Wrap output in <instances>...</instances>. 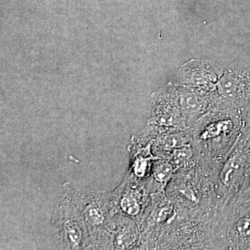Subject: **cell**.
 <instances>
[{"mask_svg":"<svg viewBox=\"0 0 250 250\" xmlns=\"http://www.w3.org/2000/svg\"><path fill=\"white\" fill-rule=\"evenodd\" d=\"M250 118V112L220 98L214 107L190 128L192 147L218 173Z\"/></svg>","mask_w":250,"mask_h":250,"instance_id":"cell-1","label":"cell"},{"mask_svg":"<svg viewBox=\"0 0 250 250\" xmlns=\"http://www.w3.org/2000/svg\"><path fill=\"white\" fill-rule=\"evenodd\" d=\"M217 176L200 158L195 165L177 171L166 188V196L176 208L190 211L223 207L219 198Z\"/></svg>","mask_w":250,"mask_h":250,"instance_id":"cell-2","label":"cell"},{"mask_svg":"<svg viewBox=\"0 0 250 250\" xmlns=\"http://www.w3.org/2000/svg\"><path fill=\"white\" fill-rule=\"evenodd\" d=\"M62 188V195L76 207L83 217L90 233L88 250H93L116 213L111 192L77 187L70 182L64 184Z\"/></svg>","mask_w":250,"mask_h":250,"instance_id":"cell-3","label":"cell"},{"mask_svg":"<svg viewBox=\"0 0 250 250\" xmlns=\"http://www.w3.org/2000/svg\"><path fill=\"white\" fill-rule=\"evenodd\" d=\"M250 171V118L231 152L219 168L217 187L223 207L240 192Z\"/></svg>","mask_w":250,"mask_h":250,"instance_id":"cell-4","label":"cell"},{"mask_svg":"<svg viewBox=\"0 0 250 250\" xmlns=\"http://www.w3.org/2000/svg\"><path fill=\"white\" fill-rule=\"evenodd\" d=\"M54 238L62 250H88L90 233L83 217L66 197L56 206L52 218Z\"/></svg>","mask_w":250,"mask_h":250,"instance_id":"cell-5","label":"cell"},{"mask_svg":"<svg viewBox=\"0 0 250 250\" xmlns=\"http://www.w3.org/2000/svg\"><path fill=\"white\" fill-rule=\"evenodd\" d=\"M175 207L166 196L165 190L151 195L140 223L141 250H156L164 228L170 221Z\"/></svg>","mask_w":250,"mask_h":250,"instance_id":"cell-6","label":"cell"},{"mask_svg":"<svg viewBox=\"0 0 250 250\" xmlns=\"http://www.w3.org/2000/svg\"><path fill=\"white\" fill-rule=\"evenodd\" d=\"M222 250H250V201L223 208Z\"/></svg>","mask_w":250,"mask_h":250,"instance_id":"cell-7","label":"cell"},{"mask_svg":"<svg viewBox=\"0 0 250 250\" xmlns=\"http://www.w3.org/2000/svg\"><path fill=\"white\" fill-rule=\"evenodd\" d=\"M147 123L171 128H188L177 86L168 83L151 95Z\"/></svg>","mask_w":250,"mask_h":250,"instance_id":"cell-8","label":"cell"},{"mask_svg":"<svg viewBox=\"0 0 250 250\" xmlns=\"http://www.w3.org/2000/svg\"><path fill=\"white\" fill-rule=\"evenodd\" d=\"M111 193L116 213L134 219L140 226L151 197L145 182L125 175L122 183Z\"/></svg>","mask_w":250,"mask_h":250,"instance_id":"cell-9","label":"cell"},{"mask_svg":"<svg viewBox=\"0 0 250 250\" xmlns=\"http://www.w3.org/2000/svg\"><path fill=\"white\" fill-rule=\"evenodd\" d=\"M141 233L134 219L116 213L106 226L98 250H141Z\"/></svg>","mask_w":250,"mask_h":250,"instance_id":"cell-10","label":"cell"},{"mask_svg":"<svg viewBox=\"0 0 250 250\" xmlns=\"http://www.w3.org/2000/svg\"><path fill=\"white\" fill-rule=\"evenodd\" d=\"M225 70L221 65L207 59H192L179 68L174 77L175 85L215 90Z\"/></svg>","mask_w":250,"mask_h":250,"instance_id":"cell-11","label":"cell"},{"mask_svg":"<svg viewBox=\"0 0 250 250\" xmlns=\"http://www.w3.org/2000/svg\"><path fill=\"white\" fill-rule=\"evenodd\" d=\"M188 128H191L220 100L218 90H211L175 85Z\"/></svg>","mask_w":250,"mask_h":250,"instance_id":"cell-12","label":"cell"},{"mask_svg":"<svg viewBox=\"0 0 250 250\" xmlns=\"http://www.w3.org/2000/svg\"><path fill=\"white\" fill-rule=\"evenodd\" d=\"M217 89L222 100L250 112V70H225Z\"/></svg>","mask_w":250,"mask_h":250,"instance_id":"cell-13","label":"cell"},{"mask_svg":"<svg viewBox=\"0 0 250 250\" xmlns=\"http://www.w3.org/2000/svg\"><path fill=\"white\" fill-rule=\"evenodd\" d=\"M190 128H171L155 125L154 139L151 142L152 154L157 158L169 159L176 149L191 145Z\"/></svg>","mask_w":250,"mask_h":250,"instance_id":"cell-14","label":"cell"},{"mask_svg":"<svg viewBox=\"0 0 250 250\" xmlns=\"http://www.w3.org/2000/svg\"><path fill=\"white\" fill-rule=\"evenodd\" d=\"M130 166L126 175L135 180L145 182L150 176L153 162L156 159L152 154L151 143L141 146L129 143Z\"/></svg>","mask_w":250,"mask_h":250,"instance_id":"cell-15","label":"cell"},{"mask_svg":"<svg viewBox=\"0 0 250 250\" xmlns=\"http://www.w3.org/2000/svg\"><path fill=\"white\" fill-rule=\"evenodd\" d=\"M177 172L168 159L156 158L153 162L150 176L145 182V186L150 195L165 190Z\"/></svg>","mask_w":250,"mask_h":250,"instance_id":"cell-16","label":"cell"},{"mask_svg":"<svg viewBox=\"0 0 250 250\" xmlns=\"http://www.w3.org/2000/svg\"><path fill=\"white\" fill-rule=\"evenodd\" d=\"M249 200L250 201V171L241 190L231 204L235 202L249 201Z\"/></svg>","mask_w":250,"mask_h":250,"instance_id":"cell-17","label":"cell"}]
</instances>
